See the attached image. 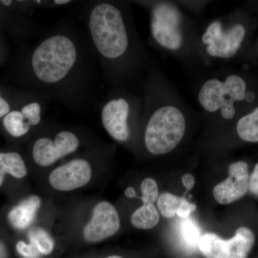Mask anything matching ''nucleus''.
Wrapping results in <instances>:
<instances>
[{
	"instance_id": "nucleus-1",
	"label": "nucleus",
	"mask_w": 258,
	"mask_h": 258,
	"mask_svg": "<svg viewBox=\"0 0 258 258\" xmlns=\"http://www.w3.org/2000/svg\"><path fill=\"white\" fill-rule=\"evenodd\" d=\"M149 89L144 144L153 155H165L182 142L189 120L197 112L161 69L153 70Z\"/></svg>"
},
{
	"instance_id": "nucleus-2",
	"label": "nucleus",
	"mask_w": 258,
	"mask_h": 258,
	"mask_svg": "<svg viewBox=\"0 0 258 258\" xmlns=\"http://www.w3.org/2000/svg\"><path fill=\"white\" fill-rule=\"evenodd\" d=\"M151 35L156 45L189 69L210 62L200 43V28L180 3L155 1L150 7Z\"/></svg>"
},
{
	"instance_id": "nucleus-3",
	"label": "nucleus",
	"mask_w": 258,
	"mask_h": 258,
	"mask_svg": "<svg viewBox=\"0 0 258 258\" xmlns=\"http://www.w3.org/2000/svg\"><path fill=\"white\" fill-rule=\"evenodd\" d=\"M195 96L200 112L213 119L230 121L237 113V103H253L255 93L249 91L242 76L219 71L205 74L199 79Z\"/></svg>"
},
{
	"instance_id": "nucleus-4",
	"label": "nucleus",
	"mask_w": 258,
	"mask_h": 258,
	"mask_svg": "<svg viewBox=\"0 0 258 258\" xmlns=\"http://www.w3.org/2000/svg\"><path fill=\"white\" fill-rule=\"evenodd\" d=\"M89 28L97 50L105 58L118 60L126 55L130 37L121 10L110 3H101L93 8Z\"/></svg>"
},
{
	"instance_id": "nucleus-5",
	"label": "nucleus",
	"mask_w": 258,
	"mask_h": 258,
	"mask_svg": "<svg viewBox=\"0 0 258 258\" xmlns=\"http://www.w3.org/2000/svg\"><path fill=\"white\" fill-rule=\"evenodd\" d=\"M76 58L77 50L74 42L64 35H54L44 40L34 51L32 69L42 82L57 83L67 76Z\"/></svg>"
},
{
	"instance_id": "nucleus-6",
	"label": "nucleus",
	"mask_w": 258,
	"mask_h": 258,
	"mask_svg": "<svg viewBox=\"0 0 258 258\" xmlns=\"http://www.w3.org/2000/svg\"><path fill=\"white\" fill-rule=\"evenodd\" d=\"M247 35L243 24L227 23L226 18L213 19L200 29V43L209 62L227 60L238 53Z\"/></svg>"
},
{
	"instance_id": "nucleus-7",
	"label": "nucleus",
	"mask_w": 258,
	"mask_h": 258,
	"mask_svg": "<svg viewBox=\"0 0 258 258\" xmlns=\"http://www.w3.org/2000/svg\"><path fill=\"white\" fill-rule=\"evenodd\" d=\"M255 240L253 232L245 227L236 230L235 235L223 240L216 234L201 236L198 247L206 258H247Z\"/></svg>"
},
{
	"instance_id": "nucleus-8",
	"label": "nucleus",
	"mask_w": 258,
	"mask_h": 258,
	"mask_svg": "<svg viewBox=\"0 0 258 258\" xmlns=\"http://www.w3.org/2000/svg\"><path fill=\"white\" fill-rule=\"evenodd\" d=\"M79 146L78 137L72 132L64 131L56 136L55 140L45 137L37 140L32 149V157L38 165L48 166L74 152Z\"/></svg>"
},
{
	"instance_id": "nucleus-9",
	"label": "nucleus",
	"mask_w": 258,
	"mask_h": 258,
	"mask_svg": "<svg viewBox=\"0 0 258 258\" xmlns=\"http://www.w3.org/2000/svg\"><path fill=\"white\" fill-rule=\"evenodd\" d=\"M229 176L214 187L213 196L217 203L228 205L240 200L249 191V166L244 161L232 163Z\"/></svg>"
},
{
	"instance_id": "nucleus-10",
	"label": "nucleus",
	"mask_w": 258,
	"mask_h": 258,
	"mask_svg": "<svg viewBox=\"0 0 258 258\" xmlns=\"http://www.w3.org/2000/svg\"><path fill=\"white\" fill-rule=\"evenodd\" d=\"M120 226L116 209L108 202H101L93 209V216L88 222L83 235L89 242H99L115 235Z\"/></svg>"
},
{
	"instance_id": "nucleus-11",
	"label": "nucleus",
	"mask_w": 258,
	"mask_h": 258,
	"mask_svg": "<svg viewBox=\"0 0 258 258\" xmlns=\"http://www.w3.org/2000/svg\"><path fill=\"white\" fill-rule=\"evenodd\" d=\"M92 169L87 161L75 159L56 168L49 176L50 184L58 191L79 189L89 182Z\"/></svg>"
},
{
	"instance_id": "nucleus-12",
	"label": "nucleus",
	"mask_w": 258,
	"mask_h": 258,
	"mask_svg": "<svg viewBox=\"0 0 258 258\" xmlns=\"http://www.w3.org/2000/svg\"><path fill=\"white\" fill-rule=\"evenodd\" d=\"M130 103L124 98H118L108 101L101 111L103 126L112 138L118 142H126L130 137L128 117Z\"/></svg>"
},
{
	"instance_id": "nucleus-13",
	"label": "nucleus",
	"mask_w": 258,
	"mask_h": 258,
	"mask_svg": "<svg viewBox=\"0 0 258 258\" xmlns=\"http://www.w3.org/2000/svg\"><path fill=\"white\" fill-rule=\"evenodd\" d=\"M40 198L32 196L23 200L10 211L8 219L10 224L18 230H24L31 225L40 207Z\"/></svg>"
},
{
	"instance_id": "nucleus-14",
	"label": "nucleus",
	"mask_w": 258,
	"mask_h": 258,
	"mask_svg": "<svg viewBox=\"0 0 258 258\" xmlns=\"http://www.w3.org/2000/svg\"><path fill=\"white\" fill-rule=\"evenodd\" d=\"M28 170L23 158L18 153H0V186L6 174H11L17 179L27 175Z\"/></svg>"
},
{
	"instance_id": "nucleus-15",
	"label": "nucleus",
	"mask_w": 258,
	"mask_h": 258,
	"mask_svg": "<svg viewBox=\"0 0 258 258\" xmlns=\"http://www.w3.org/2000/svg\"><path fill=\"white\" fill-rule=\"evenodd\" d=\"M235 130L238 137L244 142H258V106L239 118Z\"/></svg>"
},
{
	"instance_id": "nucleus-16",
	"label": "nucleus",
	"mask_w": 258,
	"mask_h": 258,
	"mask_svg": "<svg viewBox=\"0 0 258 258\" xmlns=\"http://www.w3.org/2000/svg\"><path fill=\"white\" fill-rule=\"evenodd\" d=\"M159 212L154 204H143L131 217L132 225L141 230L154 228L159 223Z\"/></svg>"
},
{
	"instance_id": "nucleus-17",
	"label": "nucleus",
	"mask_w": 258,
	"mask_h": 258,
	"mask_svg": "<svg viewBox=\"0 0 258 258\" xmlns=\"http://www.w3.org/2000/svg\"><path fill=\"white\" fill-rule=\"evenodd\" d=\"M3 124L7 132L15 137H20L28 133L30 125L22 112L14 111L5 115Z\"/></svg>"
},
{
	"instance_id": "nucleus-18",
	"label": "nucleus",
	"mask_w": 258,
	"mask_h": 258,
	"mask_svg": "<svg viewBox=\"0 0 258 258\" xmlns=\"http://www.w3.org/2000/svg\"><path fill=\"white\" fill-rule=\"evenodd\" d=\"M183 199L172 194H161L157 200V207L163 217L171 218L175 216L179 210Z\"/></svg>"
},
{
	"instance_id": "nucleus-19",
	"label": "nucleus",
	"mask_w": 258,
	"mask_h": 258,
	"mask_svg": "<svg viewBox=\"0 0 258 258\" xmlns=\"http://www.w3.org/2000/svg\"><path fill=\"white\" fill-rule=\"evenodd\" d=\"M29 238L36 245L40 254L48 255L54 249V242L47 231L41 227H33L29 232Z\"/></svg>"
},
{
	"instance_id": "nucleus-20",
	"label": "nucleus",
	"mask_w": 258,
	"mask_h": 258,
	"mask_svg": "<svg viewBox=\"0 0 258 258\" xmlns=\"http://www.w3.org/2000/svg\"><path fill=\"white\" fill-rule=\"evenodd\" d=\"M143 204H154L159 198V189L155 180L147 178L141 184Z\"/></svg>"
},
{
	"instance_id": "nucleus-21",
	"label": "nucleus",
	"mask_w": 258,
	"mask_h": 258,
	"mask_svg": "<svg viewBox=\"0 0 258 258\" xmlns=\"http://www.w3.org/2000/svg\"><path fill=\"white\" fill-rule=\"evenodd\" d=\"M21 112L30 125H37L41 120V108L40 105L36 102L27 105L22 109Z\"/></svg>"
},
{
	"instance_id": "nucleus-22",
	"label": "nucleus",
	"mask_w": 258,
	"mask_h": 258,
	"mask_svg": "<svg viewBox=\"0 0 258 258\" xmlns=\"http://www.w3.org/2000/svg\"><path fill=\"white\" fill-rule=\"evenodd\" d=\"M183 237L187 243L191 245L198 246L199 240L200 239V231L195 223L186 220L183 225Z\"/></svg>"
},
{
	"instance_id": "nucleus-23",
	"label": "nucleus",
	"mask_w": 258,
	"mask_h": 258,
	"mask_svg": "<svg viewBox=\"0 0 258 258\" xmlns=\"http://www.w3.org/2000/svg\"><path fill=\"white\" fill-rule=\"evenodd\" d=\"M16 249L19 254L25 258H39L40 252L37 248L33 242L30 241V244L25 243L23 241H20L16 245Z\"/></svg>"
},
{
	"instance_id": "nucleus-24",
	"label": "nucleus",
	"mask_w": 258,
	"mask_h": 258,
	"mask_svg": "<svg viewBox=\"0 0 258 258\" xmlns=\"http://www.w3.org/2000/svg\"><path fill=\"white\" fill-rule=\"evenodd\" d=\"M196 205H194L192 203H190L187 200L184 198L176 215L181 217V218L186 219L190 216L191 212L196 210Z\"/></svg>"
},
{
	"instance_id": "nucleus-25",
	"label": "nucleus",
	"mask_w": 258,
	"mask_h": 258,
	"mask_svg": "<svg viewBox=\"0 0 258 258\" xmlns=\"http://www.w3.org/2000/svg\"><path fill=\"white\" fill-rule=\"evenodd\" d=\"M249 191L258 198V163L254 166L252 174H249Z\"/></svg>"
},
{
	"instance_id": "nucleus-26",
	"label": "nucleus",
	"mask_w": 258,
	"mask_h": 258,
	"mask_svg": "<svg viewBox=\"0 0 258 258\" xmlns=\"http://www.w3.org/2000/svg\"><path fill=\"white\" fill-rule=\"evenodd\" d=\"M181 181L187 191L192 189L195 184V177L191 174H184L181 178Z\"/></svg>"
},
{
	"instance_id": "nucleus-27",
	"label": "nucleus",
	"mask_w": 258,
	"mask_h": 258,
	"mask_svg": "<svg viewBox=\"0 0 258 258\" xmlns=\"http://www.w3.org/2000/svg\"><path fill=\"white\" fill-rule=\"evenodd\" d=\"M10 106L8 102L0 96V118L10 113Z\"/></svg>"
},
{
	"instance_id": "nucleus-28",
	"label": "nucleus",
	"mask_w": 258,
	"mask_h": 258,
	"mask_svg": "<svg viewBox=\"0 0 258 258\" xmlns=\"http://www.w3.org/2000/svg\"><path fill=\"white\" fill-rule=\"evenodd\" d=\"M125 195L128 198H137L138 196H137V192H136L135 189H134V187L132 186H128V188H126V189L125 190Z\"/></svg>"
},
{
	"instance_id": "nucleus-29",
	"label": "nucleus",
	"mask_w": 258,
	"mask_h": 258,
	"mask_svg": "<svg viewBox=\"0 0 258 258\" xmlns=\"http://www.w3.org/2000/svg\"><path fill=\"white\" fill-rule=\"evenodd\" d=\"M7 256H8V253H7L6 248H5L4 244L0 242V258H6Z\"/></svg>"
},
{
	"instance_id": "nucleus-30",
	"label": "nucleus",
	"mask_w": 258,
	"mask_h": 258,
	"mask_svg": "<svg viewBox=\"0 0 258 258\" xmlns=\"http://www.w3.org/2000/svg\"><path fill=\"white\" fill-rule=\"evenodd\" d=\"M71 3L69 0H55V3L57 5H66Z\"/></svg>"
},
{
	"instance_id": "nucleus-31",
	"label": "nucleus",
	"mask_w": 258,
	"mask_h": 258,
	"mask_svg": "<svg viewBox=\"0 0 258 258\" xmlns=\"http://www.w3.org/2000/svg\"><path fill=\"white\" fill-rule=\"evenodd\" d=\"M106 258H123V257H120V256H118V255H112V256H109V257H108Z\"/></svg>"
},
{
	"instance_id": "nucleus-32",
	"label": "nucleus",
	"mask_w": 258,
	"mask_h": 258,
	"mask_svg": "<svg viewBox=\"0 0 258 258\" xmlns=\"http://www.w3.org/2000/svg\"><path fill=\"white\" fill-rule=\"evenodd\" d=\"M3 3L6 5H9L11 4V1H3Z\"/></svg>"
}]
</instances>
